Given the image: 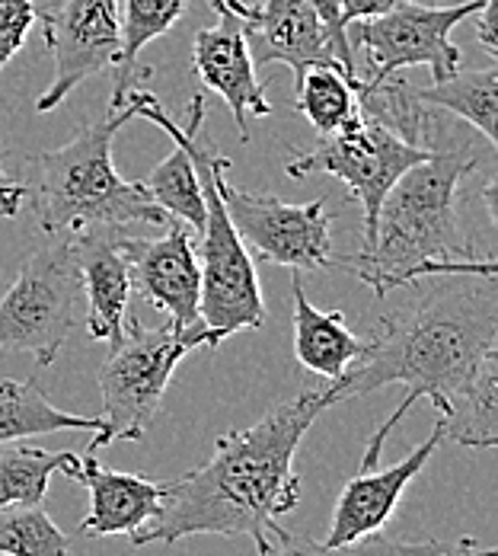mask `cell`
<instances>
[{
  "mask_svg": "<svg viewBox=\"0 0 498 556\" xmlns=\"http://www.w3.org/2000/svg\"><path fill=\"white\" fill-rule=\"evenodd\" d=\"M135 118L125 106L84 125L67 144L29 157V186L36 224L46 233H84V230H122L131 224L169 222L164 208L148 195L144 182H128L112 164L115 131Z\"/></svg>",
  "mask_w": 498,
  "mask_h": 556,
  "instance_id": "obj_4",
  "label": "cell"
},
{
  "mask_svg": "<svg viewBox=\"0 0 498 556\" xmlns=\"http://www.w3.org/2000/svg\"><path fill=\"white\" fill-rule=\"evenodd\" d=\"M425 3H435V0H425Z\"/></svg>",
  "mask_w": 498,
  "mask_h": 556,
  "instance_id": "obj_32",
  "label": "cell"
},
{
  "mask_svg": "<svg viewBox=\"0 0 498 556\" xmlns=\"http://www.w3.org/2000/svg\"><path fill=\"white\" fill-rule=\"evenodd\" d=\"M444 439L463 447L498 445V349H493L476 375L454 393L450 413L442 419Z\"/></svg>",
  "mask_w": 498,
  "mask_h": 556,
  "instance_id": "obj_22",
  "label": "cell"
},
{
  "mask_svg": "<svg viewBox=\"0 0 498 556\" xmlns=\"http://www.w3.org/2000/svg\"><path fill=\"white\" fill-rule=\"evenodd\" d=\"M118 230H84L71 237L80 288L87 294V333L115 345L128 324L131 276L115 243Z\"/></svg>",
  "mask_w": 498,
  "mask_h": 556,
  "instance_id": "obj_17",
  "label": "cell"
},
{
  "mask_svg": "<svg viewBox=\"0 0 498 556\" xmlns=\"http://www.w3.org/2000/svg\"><path fill=\"white\" fill-rule=\"evenodd\" d=\"M444 442V422L438 419L432 435L416 447L412 454H406L399 464H393L387 470H358L339 493V502L332 508V521L323 544L342 547V544H355L368 534L384 531L390 515L396 511V505L403 500L406 486L425 470V464L432 460V454Z\"/></svg>",
  "mask_w": 498,
  "mask_h": 556,
  "instance_id": "obj_15",
  "label": "cell"
},
{
  "mask_svg": "<svg viewBox=\"0 0 498 556\" xmlns=\"http://www.w3.org/2000/svg\"><path fill=\"white\" fill-rule=\"evenodd\" d=\"M396 0H339V16L348 29V23H361V20H374L393 10Z\"/></svg>",
  "mask_w": 498,
  "mask_h": 556,
  "instance_id": "obj_30",
  "label": "cell"
},
{
  "mask_svg": "<svg viewBox=\"0 0 498 556\" xmlns=\"http://www.w3.org/2000/svg\"><path fill=\"white\" fill-rule=\"evenodd\" d=\"M435 148L409 144L378 118L355 110L332 135H320L317 148L294 154L284 173L291 179H304L310 173H330L342 179L352 192V199L361 205L365 215V247L374 237L378 212L393 189V182L412 169L416 164L429 161Z\"/></svg>",
  "mask_w": 498,
  "mask_h": 556,
  "instance_id": "obj_8",
  "label": "cell"
},
{
  "mask_svg": "<svg viewBox=\"0 0 498 556\" xmlns=\"http://www.w3.org/2000/svg\"><path fill=\"white\" fill-rule=\"evenodd\" d=\"M80 457L71 451L42 447H7L0 451V508L3 505H39L55 473L74 477Z\"/></svg>",
  "mask_w": 498,
  "mask_h": 556,
  "instance_id": "obj_24",
  "label": "cell"
},
{
  "mask_svg": "<svg viewBox=\"0 0 498 556\" xmlns=\"http://www.w3.org/2000/svg\"><path fill=\"white\" fill-rule=\"evenodd\" d=\"M195 349H218L202 324L189 333H179L169 324L148 330L128 317L125 336L112 345L110 358L100 368L103 426L93 435L90 451L115 442H141L154 416L161 413L164 393L179 362Z\"/></svg>",
  "mask_w": 498,
  "mask_h": 556,
  "instance_id": "obj_6",
  "label": "cell"
},
{
  "mask_svg": "<svg viewBox=\"0 0 498 556\" xmlns=\"http://www.w3.org/2000/svg\"><path fill=\"white\" fill-rule=\"evenodd\" d=\"M368 349V339L348 330L339 311H320L310 304L301 273H294V355L297 362L327 381H339L352 362Z\"/></svg>",
  "mask_w": 498,
  "mask_h": 556,
  "instance_id": "obj_19",
  "label": "cell"
},
{
  "mask_svg": "<svg viewBox=\"0 0 498 556\" xmlns=\"http://www.w3.org/2000/svg\"><path fill=\"white\" fill-rule=\"evenodd\" d=\"M339 403L335 388L301 390L294 400L266 413L256 426L218 439L215 454L166 483L161 515L138 531L131 547L176 544L199 534L250 538L259 556L269 554L288 531L278 525L301 502L294 470L297 447L310 426Z\"/></svg>",
  "mask_w": 498,
  "mask_h": 556,
  "instance_id": "obj_1",
  "label": "cell"
},
{
  "mask_svg": "<svg viewBox=\"0 0 498 556\" xmlns=\"http://www.w3.org/2000/svg\"><path fill=\"white\" fill-rule=\"evenodd\" d=\"M23 202H26V186L10 179L3 169V161H0V218H16Z\"/></svg>",
  "mask_w": 498,
  "mask_h": 556,
  "instance_id": "obj_31",
  "label": "cell"
},
{
  "mask_svg": "<svg viewBox=\"0 0 498 556\" xmlns=\"http://www.w3.org/2000/svg\"><path fill=\"white\" fill-rule=\"evenodd\" d=\"M297 112L317 128V135H332L352 112L355 103V87L339 67H307L297 77Z\"/></svg>",
  "mask_w": 498,
  "mask_h": 556,
  "instance_id": "obj_26",
  "label": "cell"
},
{
  "mask_svg": "<svg viewBox=\"0 0 498 556\" xmlns=\"http://www.w3.org/2000/svg\"><path fill=\"white\" fill-rule=\"evenodd\" d=\"M307 3L317 10L320 23H323V29H327L332 55H335V61H339L342 74H345V77L352 80V87H355V84H358V67H355V61H352L348 29H345V23H342V16H339V0H307Z\"/></svg>",
  "mask_w": 498,
  "mask_h": 556,
  "instance_id": "obj_29",
  "label": "cell"
},
{
  "mask_svg": "<svg viewBox=\"0 0 498 556\" xmlns=\"http://www.w3.org/2000/svg\"><path fill=\"white\" fill-rule=\"evenodd\" d=\"M118 253L128 263L131 291L148 298L161 314L169 317V327L189 333L202 324V269L195 256V240L182 222L169 224L161 240L141 237H115Z\"/></svg>",
  "mask_w": 498,
  "mask_h": 556,
  "instance_id": "obj_12",
  "label": "cell"
},
{
  "mask_svg": "<svg viewBox=\"0 0 498 556\" xmlns=\"http://www.w3.org/2000/svg\"><path fill=\"white\" fill-rule=\"evenodd\" d=\"M221 173V199L240 240L253 247V263H276L294 273H317L335 266L332 260V215L327 202L291 205L276 195H259L230 186Z\"/></svg>",
  "mask_w": 498,
  "mask_h": 556,
  "instance_id": "obj_10",
  "label": "cell"
},
{
  "mask_svg": "<svg viewBox=\"0 0 498 556\" xmlns=\"http://www.w3.org/2000/svg\"><path fill=\"white\" fill-rule=\"evenodd\" d=\"M90 490V511L80 521V534L90 538H110V534H125L135 538L138 531L151 528V521L161 515L164 505L166 483L148 480L141 473H122L103 467L93 451L77 464L74 477Z\"/></svg>",
  "mask_w": 498,
  "mask_h": 556,
  "instance_id": "obj_16",
  "label": "cell"
},
{
  "mask_svg": "<svg viewBox=\"0 0 498 556\" xmlns=\"http://www.w3.org/2000/svg\"><path fill=\"white\" fill-rule=\"evenodd\" d=\"M128 106L135 110V115H144L154 125H161L166 135L173 138V154L166 157L164 164H157V167L151 169V176L144 179L148 195L164 208L169 218L192 224V230H202V222H205V195H202V182H199L195 161L189 154L186 131L166 115L164 106L157 103V97L148 93V90H138L135 87L128 93Z\"/></svg>",
  "mask_w": 498,
  "mask_h": 556,
  "instance_id": "obj_18",
  "label": "cell"
},
{
  "mask_svg": "<svg viewBox=\"0 0 498 556\" xmlns=\"http://www.w3.org/2000/svg\"><path fill=\"white\" fill-rule=\"evenodd\" d=\"M186 3L189 0H125V7L118 10L122 13V52L115 61V90H112L110 112L122 110L135 84L151 74L138 67V58L154 39L166 36L182 20Z\"/></svg>",
  "mask_w": 498,
  "mask_h": 556,
  "instance_id": "obj_21",
  "label": "cell"
},
{
  "mask_svg": "<svg viewBox=\"0 0 498 556\" xmlns=\"http://www.w3.org/2000/svg\"><path fill=\"white\" fill-rule=\"evenodd\" d=\"M493 556H496V554H493Z\"/></svg>",
  "mask_w": 498,
  "mask_h": 556,
  "instance_id": "obj_34",
  "label": "cell"
},
{
  "mask_svg": "<svg viewBox=\"0 0 498 556\" xmlns=\"http://www.w3.org/2000/svg\"><path fill=\"white\" fill-rule=\"evenodd\" d=\"M218 13V26L199 29L192 42V71L202 80L205 90L218 93L227 110L233 112L240 141H250V122L246 115L266 118L272 112V103L263 93V84L256 77V64L246 49L243 23L233 13L230 0H212Z\"/></svg>",
  "mask_w": 498,
  "mask_h": 556,
  "instance_id": "obj_13",
  "label": "cell"
},
{
  "mask_svg": "<svg viewBox=\"0 0 498 556\" xmlns=\"http://www.w3.org/2000/svg\"><path fill=\"white\" fill-rule=\"evenodd\" d=\"M230 7L243 23L253 64H288L297 77L307 67H339L327 29L307 0H266L263 7L230 0Z\"/></svg>",
  "mask_w": 498,
  "mask_h": 556,
  "instance_id": "obj_14",
  "label": "cell"
},
{
  "mask_svg": "<svg viewBox=\"0 0 498 556\" xmlns=\"http://www.w3.org/2000/svg\"><path fill=\"white\" fill-rule=\"evenodd\" d=\"M422 106L454 112L467 125H473L486 141H496L498 118V74L496 64L480 71H457L444 80H435L425 90H416Z\"/></svg>",
  "mask_w": 498,
  "mask_h": 556,
  "instance_id": "obj_23",
  "label": "cell"
},
{
  "mask_svg": "<svg viewBox=\"0 0 498 556\" xmlns=\"http://www.w3.org/2000/svg\"><path fill=\"white\" fill-rule=\"evenodd\" d=\"M496 551L480 547L476 541L463 538L457 544H442V541H396L387 538L384 531L368 534L355 544H342L330 547L323 541H310V538H294L284 534L272 551L263 556H493Z\"/></svg>",
  "mask_w": 498,
  "mask_h": 556,
  "instance_id": "obj_25",
  "label": "cell"
},
{
  "mask_svg": "<svg viewBox=\"0 0 498 556\" xmlns=\"http://www.w3.org/2000/svg\"><path fill=\"white\" fill-rule=\"evenodd\" d=\"M100 416H74L58 409L39 381H0V445L26 442L52 432H100Z\"/></svg>",
  "mask_w": 498,
  "mask_h": 556,
  "instance_id": "obj_20",
  "label": "cell"
},
{
  "mask_svg": "<svg viewBox=\"0 0 498 556\" xmlns=\"http://www.w3.org/2000/svg\"><path fill=\"white\" fill-rule=\"evenodd\" d=\"M473 169V148H435L429 161L393 182L371 243L342 266L378 298L429 276H496V263L476 260V247L460 224V182Z\"/></svg>",
  "mask_w": 498,
  "mask_h": 556,
  "instance_id": "obj_3",
  "label": "cell"
},
{
  "mask_svg": "<svg viewBox=\"0 0 498 556\" xmlns=\"http://www.w3.org/2000/svg\"><path fill=\"white\" fill-rule=\"evenodd\" d=\"M0 556H7V554H0Z\"/></svg>",
  "mask_w": 498,
  "mask_h": 556,
  "instance_id": "obj_33",
  "label": "cell"
},
{
  "mask_svg": "<svg viewBox=\"0 0 498 556\" xmlns=\"http://www.w3.org/2000/svg\"><path fill=\"white\" fill-rule=\"evenodd\" d=\"M80 273L71 240L29 253L0 298V349L33 355L36 368H52L80 320Z\"/></svg>",
  "mask_w": 498,
  "mask_h": 556,
  "instance_id": "obj_7",
  "label": "cell"
},
{
  "mask_svg": "<svg viewBox=\"0 0 498 556\" xmlns=\"http://www.w3.org/2000/svg\"><path fill=\"white\" fill-rule=\"evenodd\" d=\"M42 20L36 0H0V71L26 46L29 29Z\"/></svg>",
  "mask_w": 498,
  "mask_h": 556,
  "instance_id": "obj_28",
  "label": "cell"
},
{
  "mask_svg": "<svg viewBox=\"0 0 498 556\" xmlns=\"http://www.w3.org/2000/svg\"><path fill=\"white\" fill-rule=\"evenodd\" d=\"M489 0H463V3H425V0H396L393 10L374 20H361L355 42L365 49L371 77L368 84H381L406 67H429L432 84L460 71V49L450 33L476 16Z\"/></svg>",
  "mask_w": 498,
  "mask_h": 556,
  "instance_id": "obj_9",
  "label": "cell"
},
{
  "mask_svg": "<svg viewBox=\"0 0 498 556\" xmlns=\"http://www.w3.org/2000/svg\"><path fill=\"white\" fill-rule=\"evenodd\" d=\"M42 23L55 77L36 100V110L55 112L84 80L115 67L122 52V13L118 0H64L55 13L42 10Z\"/></svg>",
  "mask_w": 498,
  "mask_h": 556,
  "instance_id": "obj_11",
  "label": "cell"
},
{
  "mask_svg": "<svg viewBox=\"0 0 498 556\" xmlns=\"http://www.w3.org/2000/svg\"><path fill=\"white\" fill-rule=\"evenodd\" d=\"M450 278V285H438L409 307L381 317L365 355L332 381L339 403L403 384L409 390L406 396H425L438 409V419L450 413L454 393L498 349L496 276L483 278V288L470 281V273Z\"/></svg>",
  "mask_w": 498,
  "mask_h": 556,
  "instance_id": "obj_2",
  "label": "cell"
},
{
  "mask_svg": "<svg viewBox=\"0 0 498 556\" xmlns=\"http://www.w3.org/2000/svg\"><path fill=\"white\" fill-rule=\"evenodd\" d=\"M202 125H205V97L195 93L189 103L186 125L179 128L186 131L189 154L195 161L202 195H205V222L195 240V256L202 269L199 314H202V327L212 333L215 345H221L227 336L259 330L266 320V304H263L256 263L224 208L218 179L224 169L230 167V161L218 157L202 141Z\"/></svg>",
  "mask_w": 498,
  "mask_h": 556,
  "instance_id": "obj_5",
  "label": "cell"
},
{
  "mask_svg": "<svg viewBox=\"0 0 498 556\" xmlns=\"http://www.w3.org/2000/svg\"><path fill=\"white\" fill-rule=\"evenodd\" d=\"M71 538L39 505L0 508V554L7 556H67Z\"/></svg>",
  "mask_w": 498,
  "mask_h": 556,
  "instance_id": "obj_27",
  "label": "cell"
}]
</instances>
